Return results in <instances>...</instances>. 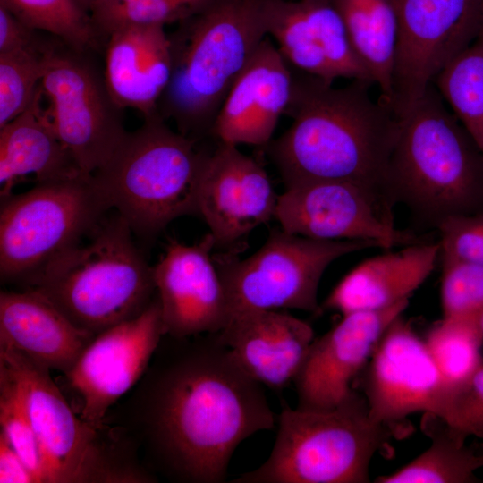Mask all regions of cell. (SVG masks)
<instances>
[{
	"instance_id": "36",
	"label": "cell",
	"mask_w": 483,
	"mask_h": 483,
	"mask_svg": "<svg viewBox=\"0 0 483 483\" xmlns=\"http://www.w3.org/2000/svg\"><path fill=\"white\" fill-rule=\"evenodd\" d=\"M440 255L483 266V213L453 216L436 227Z\"/></svg>"
},
{
	"instance_id": "39",
	"label": "cell",
	"mask_w": 483,
	"mask_h": 483,
	"mask_svg": "<svg viewBox=\"0 0 483 483\" xmlns=\"http://www.w3.org/2000/svg\"><path fill=\"white\" fill-rule=\"evenodd\" d=\"M79 5L89 14V11L97 0H76Z\"/></svg>"
},
{
	"instance_id": "8",
	"label": "cell",
	"mask_w": 483,
	"mask_h": 483,
	"mask_svg": "<svg viewBox=\"0 0 483 483\" xmlns=\"http://www.w3.org/2000/svg\"><path fill=\"white\" fill-rule=\"evenodd\" d=\"M387 428L375 422L356 391L339 405L308 410L283 405L270 455L233 483H367Z\"/></svg>"
},
{
	"instance_id": "38",
	"label": "cell",
	"mask_w": 483,
	"mask_h": 483,
	"mask_svg": "<svg viewBox=\"0 0 483 483\" xmlns=\"http://www.w3.org/2000/svg\"><path fill=\"white\" fill-rule=\"evenodd\" d=\"M0 483H38L23 459L1 431Z\"/></svg>"
},
{
	"instance_id": "15",
	"label": "cell",
	"mask_w": 483,
	"mask_h": 483,
	"mask_svg": "<svg viewBox=\"0 0 483 483\" xmlns=\"http://www.w3.org/2000/svg\"><path fill=\"white\" fill-rule=\"evenodd\" d=\"M371 419L387 428L416 412L441 418L448 389L421 339L402 315L379 340L363 369Z\"/></svg>"
},
{
	"instance_id": "32",
	"label": "cell",
	"mask_w": 483,
	"mask_h": 483,
	"mask_svg": "<svg viewBox=\"0 0 483 483\" xmlns=\"http://www.w3.org/2000/svg\"><path fill=\"white\" fill-rule=\"evenodd\" d=\"M54 38L51 35L40 47L0 53V128L22 114L34 99Z\"/></svg>"
},
{
	"instance_id": "10",
	"label": "cell",
	"mask_w": 483,
	"mask_h": 483,
	"mask_svg": "<svg viewBox=\"0 0 483 483\" xmlns=\"http://www.w3.org/2000/svg\"><path fill=\"white\" fill-rule=\"evenodd\" d=\"M379 248L368 241H326L270 233L252 255L240 259L213 255L225 287L232 317L248 310L301 309L318 313L321 277L335 260L355 251Z\"/></svg>"
},
{
	"instance_id": "27",
	"label": "cell",
	"mask_w": 483,
	"mask_h": 483,
	"mask_svg": "<svg viewBox=\"0 0 483 483\" xmlns=\"http://www.w3.org/2000/svg\"><path fill=\"white\" fill-rule=\"evenodd\" d=\"M267 36L296 70L333 84L336 80L317 38L303 0H267Z\"/></svg>"
},
{
	"instance_id": "40",
	"label": "cell",
	"mask_w": 483,
	"mask_h": 483,
	"mask_svg": "<svg viewBox=\"0 0 483 483\" xmlns=\"http://www.w3.org/2000/svg\"><path fill=\"white\" fill-rule=\"evenodd\" d=\"M480 33L483 35V0H482V4H481V29H480Z\"/></svg>"
},
{
	"instance_id": "21",
	"label": "cell",
	"mask_w": 483,
	"mask_h": 483,
	"mask_svg": "<svg viewBox=\"0 0 483 483\" xmlns=\"http://www.w3.org/2000/svg\"><path fill=\"white\" fill-rule=\"evenodd\" d=\"M102 53L105 80L115 104L137 110L143 118L158 112L172 71L165 26L120 27L108 35Z\"/></svg>"
},
{
	"instance_id": "22",
	"label": "cell",
	"mask_w": 483,
	"mask_h": 483,
	"mask_svg": "<svg viewBox=\"0 0 483 483\" xmlns=\"http://www.w3.org/2000/svg\"><path fill=\"white\" fill-rule=\"evenodd\" d=\"M439 255L438 242L422 241L368 258L335 286L323 308L345 315L409 301L430 275Z\"/></svg>"
},
{
	"instance_id": "37",
	"label": "cell",
	"mask_w": 483,
	"mask_h": 483,
	"mask_svg": "<svg viewBox=\"0 0 483 483\" xmlns=\"http://www.w3.org/2000/svg\"><path fill=\"white\" fill-rule=\"evenodd\" d=\"M50 36L26 25L0 4V53L43 47Z\"/></svg>"
},
{
	"instance_id": "7",
	"label": "cell",
	"mask_w": 483,
	"mask_h": 483,
	"mask_svg": "<svg viewBox=\"0 0 483 483\" xmlns=\"http://www.w3.org/2000/svg\"><path fill=\"white\" fill-rule=\"evenodd\" d=\"M0 360L21 380L39 443L44 483H148L136 445L120 428H96L77 416L50 370L0 342Z\"/></svg>"
},
{
	"instance_id": "29",
	"label": "cell",
	"mask_w": 483,
	"mask_h": 483,
	"mask_svg": "<svg viewBox=\"0 0 483 483\" xmlns=\"http://www.w3.org/2000/svg\"><path fill=\"white\" fill-rule=\"evenodd\" d=\"M437 91L483 154V35L436 76Z\"/></svg>"
},
{
	"instance_id": "41",
	"label": "cell",
	"mask_w": 483,
	"mask_h": 483,
	"mask_svg": "<svg viewBox=\"0 0 483 483\" xmlns=\"http://www.w3.org/2000/svg\"><path fill=\"white\" fill-rule=\"evenodd\" d=\"M479 322L481 330H482V332H483V311L480 313V315H479Z\"/></svg>"
},
{
	"instance_id": "11",
	"label": "cell",
	"mask_w": 483,
	"mask_h": 483,
	"mask_svg": "<svg viewBox=\"0 0 483 483\" xmlns=\"http://www.w3.org/2000/svg\"><path fill=\"white\" fill-rule=\"evenodd\" d=\"M93 51L78 50L58 38L44 63L40 87L49 101L55 132L79 168L93 174L127 132Z\"/></svg>"
},
{
	"instance_id": "26",
	"label": "cell",
	"mask_w": 483,
	"mask_h": 483,
	"mask_svg": "<svg viewBox=\"0 0 483 483\" xmlns=\"http://www.w3.org/2000/svg\"><path fill=\"white\" fill-rule=\"evenodd\" d=\"M442 423L443 429L430 434L432 443L425 452L396 471L377 477L375 482H479L475 473L483 467V445H467Z\"/></svg>"
},
{
	"instance_id": "28",
	"label": "cell",
	"mask_w": 483,
	"mask_h": 483,
	"mask_svg": "<svg viewBox=\"0 0 483 483\" xmlns=\"http://www.w3.org/2000/svg\"><path fill=\"white\" fill-rule=\"evenodd\" d=\"M479 317H443L424 339L450 396L483 366Z\"/></svg>"
},
{
	"instance_id": "19",
	"label": "cell",
	"mask_w": 483,
	"mask_h": 483,
	"mask_svg": "<svg viewBox=\"0 0 483 483\" xmlns=\"http://www.w3.org/2000/svg\"><path fill=\"white\" fill-rule=\"evenodd\" d=\"M293 69L267 36L233 83L209 136L232 145L267 147L289 105Z\"/></svg>"
},
{
	"instance_id": "14",
	"label": "cell",
	"mask_w": 483,
	"mask_h": 483,
	"mask_svg": "<svg viewBox=\"0 0 483 483\" xmlns=\"http://www.w3.org/2000/svg\"><path fill=\"white\" fill-rule=\"evenodd\" d=\"M163 336L156 294L141 314L93 338L64 374L81 401L83 420L96 428L106 426L108 411L142 377Z\"/></svg>"
},
{
	"instance_id": "23",
	"label": "cell",
	"mask_w": 483,
	"mask_h": 483,
	"mask_svg": "<svg viewBox=\"0 0 483 483\" xmlns=\"http://www.w3.org/2000/svg\"><path fill=\"white\" fill-rule=\"evenodd\" d=\"M95 336L34 290L1 292L0 342L49 370L68 372Z\"/></svg>"
},
{
	"instance_id": "24",
	"label": "cell",
	"mask_w": 483,
	"mask_h": 483,
	"mask_svg": "<svg viewBox=\"0 0 483 483\" xmlns=\"http://www.w3.org/2000/svg\"><path fill=\"white\" fill-rule=\"evenodd\" d=\"M43 97L39 87L29 107L0 128L1 199L29 177L37 184L84 174L55 134Z\"/></svg>"
},
{
	"instance_id": "25",
	"label": "cell",
	"mask_w": 483,
	"mask_h": 483,
	"mask_svg": "<svg viewBox=\"0 0 483 483\" xmlns=\"http://www.w3.org/2000/svg\"><path fill=\"white\" fill-rule=\"evenodd\" d=\"M352 45L391 108L393 72L397 42L394 0H332Z\"/></svg>"
},
{
	"instance_id": "12",
	"label": "cell",
	"mask_w": 483,
	"mask_h": 483,
	"mask_svg": "<svg viewBox=\"0 0 483 483\" xmlns=\"http://www.w3.org/2000/svg\"><path fill=\"white\" fill-rule=\"evenodd\" d=\"M397 42L391 109L401 118L479 37L482 0H394Z\"/></svg>"
},
{
	"instance_id": "30",
	"label": "cell",
	"mask_w": 483,
	"mask_h": 483,
	"mask_svg": "<svg viewBox=\"0 0 483 483\" xmlns=\"http://www.w3.org/2000/svg\"><path fill=\"white\" fill-rule=\"evenodd\" d=\"M0 4L30 28L51 34L78 50L103 52L89 14L76 0H0Z\"/></svg>"
},
{
	"instance_id": "2",
	"label": "cell",
	"mask_w": 483,
	"mask_h": 483,
	"mask_svg": "<svg viewBox=\"0 0 483 483\" xmlns=\"http://www.w3.org/2000/svg\"><path fill=\"white\" fill-rule=\"evenodd\" d=\"M293 69V88L284 114L291 126L266 147L284 185L331 180L358 185L389 208L395 202L388 165L399 119L369 93L370 81L335 88Z\"/></svg>"
},
{
	"instance_id": "17",
	"label": "cell",
	"mask_w": 483,
	"mask_h": 483,
	"mask_svg": "<svg viewBox=\"0 0 483 483\" xmlns=\"http://www.w3.org/2000/svg\"><path fill=\"white\" fill-rule=\"evenodd\" d=\"M409 301L378 310L356 311L315 338L293 384L297 408H334L355 391L354 379L369 361L379 340Z\"/></svg>"
},
{
	"instance_id": "18",
	"label": "cell",
	"mask_w": 483,
	"mask_h": 483,
	"mask_svg": "<svg viewBox=\"0 0 483 483\" xmlns=\"http://www.w3.org/2000/svg\"><path fill=\"white\" fill-rule=\"evenodd\" d=\"M277 197L265 169L237 146L217 140L212 152L204 150L197 214L216 247L232 245L269 221Z\"/></svg>"
},
{
	"instance_id": "9",
	"label": "cell",
	"mask_w": 483,
	"mask_h": 483,
	"mask_svg": "<svg viewBox=\"0 0 483 483\" xmlns=\"http://www.w3.org/2000/svg\"><path fill=\"white\" fill-rule=\"evenodd\" d=\"M112 209L92 174L37 183L1 199L0 277L28 282L83 241Z\"/></svg>"
},
{
	"instance_id": "5",
	"label": "cell",
	"mask_w": 483,
	"mask_h": 483,
	"mask_svg": "<svg viewBox=\"0 0 483 483\" xmlns=\"http://www.w3.org/2000/svg\"><path fill=\"white\" fill-rule=\"evenodd\" d=\"M116 212L44 267L26 284L76 327L97 335L141 314L153 301V267Z\"/></svg>"
},
{
	"instance_id": "35",
	"label": "cell",
	"mask_w": 483,
	"mask_h": 483,
	"mask_svg": "<svg viewBox=\"0 0 483 483\" xmlns=\"http://www.w3.org/2000/svg\"><path fill=\"white\" fill-rule=\"evenodd\" d=\"M440 419L458 438L483 440V366L449 398Z\"/></svg>"
},
{
	"instance_id": "1",
	"label": "cell",
	"mask_w": 483,
	"mask_h": 483,
	"mask_svg": "<svg viewBox=\"0 0 483 483\" xmlns=\"http://www.w3.org/2000/svg\"><path fill=\"white\" fill-rule=\"evenodd\" d=\"M133 388L120 428L170 481L225 482L237 446L275 426L263 386L217 333L164 335Z\"/></svg>"
},
{
	"instance_id": "6",
	"label": "cell",
	"mask_w": 483,
	"mask_h": 483,
	"mask_svg": "<svg viewBox=\"0 0 483 483\" xmlns=\"http://www.w3.org/2000/svg\"><path fill=\"white\" fill-rule=\"evenodd\" d=\"M156 114L127 131L92 175L111 208L133 233L152 237L173 220L197 213L204 150Z\"/></svg>"
},
{
	"instance_id": "34",
	"label": "cell",
	"mask_w": 483,
	"mask_h": 483,
	"mask_svg": "<svg viewBox=\"0 0 483 483\" xmlns=\"http://www.w3.org/2000/svg\"><path fill=\"white\" fill-rule=\"evenodd\" d=\"M439 258L443 317H479L483 311V266L452 257Z\"/></svg>"
},
{
	"instance_id": "3",
	"label": "cell",
	"mask_w": 483,
	"mask_h": 483,
	"mask_svg": "<svg viewBox=\"0 0 483 483\" xmlns=\"http://www.w3.org/2000/svg\"><path fill=\"white\" fill-rule=\"evenodd\" d=\"M267 0H214L168 34L171 78L157 106L180 133L210 134L233 83L267 36Z\"/></svg>"
},
{
	"instance_id": "33",
	"label": "cell",
	"mask_w": 483,
	"mask_h": 483,
	"mask_svg": "<svg viewBox=\"0 0 483 483\" xmlns=\"http://www.w3.org/2000/svg\"><path fill=\"white\" fill-rule=\"evenodd\" d=\"M0 426V431L23 459L37 482H44L41 450L28 409L23 386L13 369L1 360Z\"/></svg>"
},
{
	"instance_id": "13",
	"label": "cell",
	"mask_w": 483,
	"mask_h": 483,
	"mask_svg": "<svg viewBox=\"0 0 483 483\" xmlns=\"http://www.w3.org/2000/svg\"><path fill=\"white\" fill-rule=\"evenodd\" d=\"M284 231L326 241H368L392 249L422 242L399 230L393 208L365 189L331 180L301 181L277 197L275 216Z\"/></svg>"
},
{
	"instance_id": "31",
	"label": "cell",
	"mask_w": 483,
	"mask_h": 483,
	"mask_svg": "<svg viewBox=\"0 0 483 483\" xmlns=\"http://www.w3.org/2000/svg\"><path fill=\"white\" fill-rule=\"evenodd\" d=\"M214 0H97L89 11L92 26L105 45L114 30L132 24L179 23Z\"/></svg>"
},
{
	"instance_id": "20",
	"label": "cell",
	"mask_w": 483,
	"mask_h": 483,
	"mask_svg": "<svg viewBox=\"0 0 483 483\" xmlns=\"http://www.w3.org/2000/svg\"><path fill=\"white\" fill-rule=\"evenodd\" d=\"M217 335L244 371L274 391L293 382L315 339L309 323L278 310L234 314Z\"/></svg>"
},
{
	"instance_id": "16",
	"label": "cell",
	"mask_w": 483,
	"mask_h": 483,
	"mask_svg": "<svg viewBox=\"0 0 483 483\" xmlns=\"http://www.w3.org/2000/svg\"><path fill=\"white\" fill-rule=\"evenodd\" d=\"M211 233L186 245L172 241L153 266L164 335L214 334L230 321L229 301L211 254Z\"/></svg>"
},
{
	"instance_id": "4",
	"label": "cell",
	"mask_w": 483,
	"mask_h": 483,
	"mask_svg": "<svg viewBox=\"0 0 483 483\" xmlns=\"http://www.w3.org/2000/svg\"><path fill=\"white\" fill-rule=\"evenodd\" d=\"M432 86L399 128L388 165V185L425 223L483 213V154Z\"/></svg>"
}]
</instances>
